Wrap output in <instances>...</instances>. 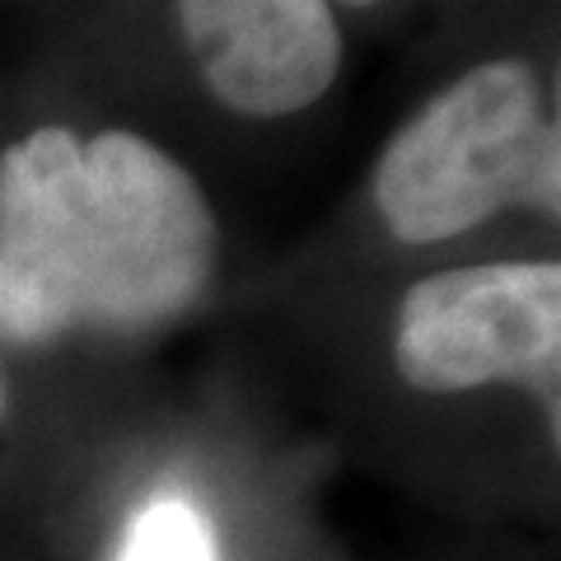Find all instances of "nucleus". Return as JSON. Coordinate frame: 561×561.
I'll use <instances>...</instances> for the list:
<instances>
[{
	"label": "nucleus",
	"instance_id": "f257e3e1",
	"mask_svg": "<svg viewBox=\"0 0 561 561\" xmlns=\"http://www.w3.org/2000/svg\"><path fill=\"white\" fill-rule=\"evenodd\" d=\"M216 220L179 160L131 131L43 127L0 160V337L140 332L206 290Z\"/></svg>",
	"mask_w": 561,
	"mask_h": 561
},
{
	"label": "nucleus",
	"instance_id": "7ed1b4c3",
	"mask_svg": "<svg viewBox=\"0 0 561 561\" xmlns=\"http://www.w3.org/2000/svg\"><path fill=\"white\" fill-rule=\"evenodd\" d=\"M561 356V267L496 262L426 276L402 295L393 365L412 389L459 393L519 379L557 383Z\"/></svg>",
	"mask_w": 561,
	"mask_h": 561
},
{
	"label": "nucleus",
	"instance_id": "0eeeda50",
	"mask_svg": "<svg viewBox=\"0 0 561 561\" xmlns=\"http://www.w3.org/2000/svg\"><path fill=\"white\" fill-rule=\"evenodd\" d=\"M0 402H5V393H0Z\"/></svg>",
	"mask_w": 561,
	"mask_h": 561
},
{
	"label": "nucleus",
	"instance_id": "39448f33",
	"mask_svg": "<svg viewBox=\"0 0 561 561\" xmlns=\"http://www.w3.org/2000/svg\"><path fill=\"white\" fill-rule=\"evenodd\" d=\"M117 561H220L206 515L183 496H154L127 524Z\"/></svg>",
	"mask_w": 561,
	"mask_h": 561
},
{
	"label": "nucleus",
	"instance_id": "423d86ee",
	"mask_svg": "<svg viewBox=\"0 0 561 561\" xmlns=\"http://www.w3.org/2000/svg\"><path fill=\"white\" fill-rule=\"evenodd\" d=\"M356 5H370V0H356Z\"/></svg>",
	"mask_w": 561,
	"mask_h": 561
},
{
	"label": "nucleus",
	"instance_id": "20e7f679",
	"mask_svg": "<svg viewBox=\"0 0 561 561\" xmlns=\"http://www.w3.org/2000/svg\"><path fill=\"white\" fill-rule=\"evenodd\" d=\"M179 14L206 90L234 113H300L337 76L328 0H179Z\"/></svg>",
	"mask_w": 561,
	"mask_h": 561
},
{
	"label": "nucleus",
	"instance_id": "f03ea898",
	"mask_svg": "<svg viewBox=\"0 0 561 561\" xmlns=\"http://www.w3.org/2000/svg\"><path fill=\"white\" fill-rule=\"evenodd\" d=\"M375 202L402 243L463 234L505 202L557 210V131L534 70L486 61L449 84L383 150Z\"/></svg>",
	"mask_w": 561,
	"mask_h": 561
}]
</instances>
